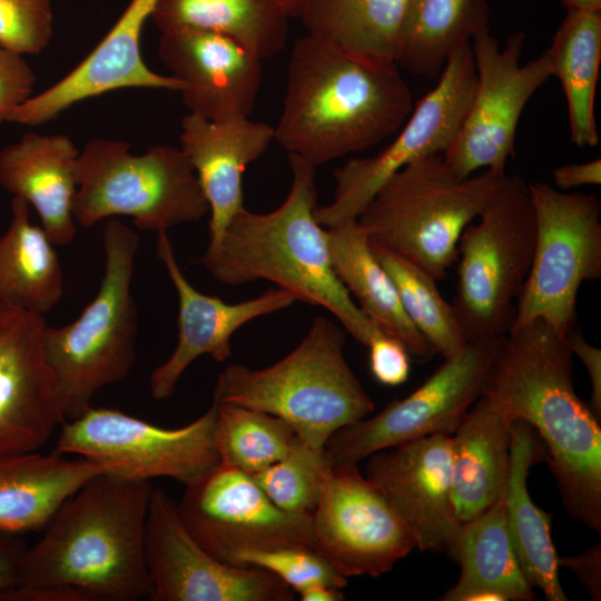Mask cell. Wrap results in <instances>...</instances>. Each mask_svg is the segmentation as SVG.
<instances>
[{"mask_svg": "<svg viewBox=\"0 0 601 601\" xmlns=\"http://www.w3.org/2000/svg\"><path fill=\"white\" fill-rule=\"evenodd\" d=\"M572 358L565 337L535 319L503 337L482 395L533 427L564 509L600 533L601 421L574 391Z\"/></svg>", "mask_w": 601, "mask_h": 601, "instance_id": "cell-1", "label": "cell"}, {"mask_svg": "<svg viewBox=\"0 0 601 601\" xmlns=\"http://www.w3.org/2000/svg\"><path fill=\"white\" fill-rule=\"evenodd\" d=\"M412 109L411 89L396 63L307 33L290 52L275 140L317 167L378 144Z\"/></svg>", "mask_w": 601, "mask_h": 601, "instance_id": "cell-2", "label": "cell"}, {"mask_svg": "<svg viewBox=\"0 0 601 601\" xmlns=\"http://www.w3.org/2000/svg\"><path fill=\"white\" fill-rule=\"evenodd\" d=\"M292 184L285 200L268 213L243 207L216 244L199 259L218 282L235 286L267 280L303 302L327 309L359 344L378 328L337 278L326 228L315 217L316 167L288 154Z\"/></svg>", "mask_w": 601, "mask_h": 601, "instance_id": "cell-3", "label": "cell"}, {"mask_svg": "<svg viewBox=\"0 0 601 601\" xmlns=\"http://www.w3.org/2000/svg\"><path fill=\"white\" fill-rule=\"evenodd\" d=\"M151 490L150 481L108 472L88 480L27 549L17 587H70L89 601L148 599L145 530Z\"/></svg>", "mask_w": 601, "mask_h": 601, "instance_id": "cell-4", "label": "cell"}, {"mask_svg": "<svg viewBox=\"0 0 601 601\" xmlns=\"http://www.w3.org/2000/svg\"><path fill=\"white\" fill-rule=\"evenodd\" d=\"M345 341L341 325L316 316L300 343L273 365H228L213 398L273 414L306 444L325 447L337 430L375 408L344 356Z\"/></svg>", "mask_w": 601, "mask_h": 601, "instance_id": "cell-5", "label": "cell"}, {"mask_svg": "<svg viewBox=\"0 0 601 601\" xmlns=\"http://www.w3.org/2000/svg\"><path fill=\"white\" fill-rule=\"evenodd\" d=\"M508 174L459 177L434 155L393 175L357 217L370 240L417 265L436 280L456 263L459 240L500 191Z\"/></svg>", "mask_w": 601, "mask_h": 601, "instance_id": "cell-6", "label": "cell"}, {"mask_svg": "<svg viewBox=\"0 0 601 601\" xmlns=\"http://www.w3.org/2000/svg\"><path fill=\"white\" fill-rule=\"evenodd\" d=\"M105 272L96 297L72 323L46 325L45 354L65 420L88 412L96 393L135 364L138 309L131 294L137 233L111 218L104 230Z\"/></svg>", "mask_w": 601, "mask_h": 601, "instance_id": "cell-7", "label": "cell"}, {"mask_svg": "<svg viewBox=\"0 0 601 601\" xmlns=\"http://www.w3.org/2000/svg\"><path fill=\"white\" fill-rule=\"evenodd\" d=\"M72 215L82 227L129 216L140 230L160 231L198 221L209 205L179 147L158 145L136 155L122 140L93 138L77 162Z\"/></svg>", "mask_w": 601, "mask_h": 601, "instance_id": "cell-8", "label": "cell"}, {"mask_svg": "<svg viewBox=\"0 0 601 601\" xmlns=\"http://www.w3.org/2000/svg\"><path fill=\"white\" fill-rule=\"evenodd\" d=\"M534 244L535 217L528 184L520 176L508 175L459 240L452 305L469 341L509 333Z\"/></svg>", "mask_w": 601, "mask_h": 601, "instance_id": "cell-9", "label": "cell"}, {"mask_svg": "<svg viewBox=\"0 0 601 601\" xmlns=\"http://www.w3.org/2000/svg\"><path fill=\"white\" fill-rule=\"evenodd\" d=\"M535 217L530 272L510 332L543 321L565 337L575 326L581 285L601 276V203L597 195L528 184Z\"/></svg>", "mask_w": 601, "mask_h": 601, "instance_id": "cell-10", "label": "cell"}, {"mask_svg": "<svg viewBox=\"0 0 601 601\" xmlns=\"http://www.w3.org/2000/svg\"><path fill=\"white\" fill-rule=\"evenodd\" d=\"M475 85L471 42H465L450 55L436 86L412 109L386 148L372 157L351 158L334 171L333 199L316 207L317 221L326 228L357 219L393 175L413 161L443 155L463 125Z\"/></svg>", "mask_w": 601, "mask_h": 601, "instance_id": "cell-11", "label": "cell"}, {"mask_svg": "<svg viewBox=\"0 0 601 601\" xmlns=\"http://www.w3.org/2000/svg\"><path fill=\"white\" fill-rule=\"evenodd\" d=\"M216 404L191 423L160 427L114 408H95L62 422L55 452L105 464L116 476L150 481L171 477L186 484L219 463L214 442Z\"/></svg>", "mask_w": 601, "mask_h": 601, "instance_id": "cell-12", "label": "cell"}, {"mask_svg": "<svg viewBox=\"0 0 601 601\" xmlns=\"http://www.w3.org/2000/svg\"><path fill=\"white\" fill-rule=\"evenodd\" d=\"M504 336L470 341L460 352L444 358L410 395L392 401L372 417L337 430L325 444L332 464H357L378 451L416 439L453 434L483 394Z\"/></svg>", "mask_w": 601, "mask_h": 601, "instance_id": "cell-13", "label": "cell"}, {"mask_svg": "<svg viewBox=\"0 0 601 601\" xmlns=\"http://www.w3.org/2000/svg\"><path fill=\"white\" fill-rule=\"evenodd\" d=\"M524 42V33L516 32L501 47L489 29L471 40L476 71L474 95L454 142L442 155L459 177L480 169L506 174V164L515 155L523 109L552 77L546 50L521 63Z\"/></svg>", "mask_w": 601, "mask_h": 601, "instance_id": "cell-14", "label": "cell"}, {"mask_svg": "<svg viewBox=\"0 0 601 601\" xmlns=\"http://www.w3.org/2000/svg\"><path fill=\"white\" fill-rule=\"evenodd\" d=\"M193 539L230 564L244 550L314 548L312 516L275 505L252 475L218 463L185 484L177 504Z\"/></svg>", "mask_w": 601, "mask_h": 601, "instance_id": "cell-15", "label": "cell"}, {"mask_svg": "<svg viewBox=\"0 0 601 601\" xmlns=\"http://www.w3.org/2000/svg\"><path fill=\"white\" fill-rule=\"evenodd\" d=\"M145 562L152 601H290L293 590L273 573L225 563L184 526L177 504L152 489L145 530Z\"/></svg>", "mask_w": 601, "mask_h": 601, "instance_id": "cell-16", "label": "cell"}, {"mask_svg": "<svg viewBox=\"0 0 601 601\" xmlns=\"http://www.w3.org/2000/svg\"><path fill=\"white\" fill-rule=\"evenodd\" d=\"M311 516L315 550L345 578L380 577L415 549L397 512L357 464L333 465Z\"/></svg>", "mask_w": 601, "mask_h": 601, "instance_id": "cell-17", "label": "cell"}, {"mask_svg": "<svg viewBox=\"0 0 601 601\" xmlns=\"http://www.w3.org/2000/svg\"><path fill=\"white\" fill-rule=\"evenodd\" d=\"M452 434L436 433L368 456L366 477L397 512L415 548L454 561L463 523L452 493Z\"/></svg>", "mask_w": 601, "mask_h": 601, "instance_id": "cell-18", "label": "cell"}, {"mask_svg": "<svg viewBox=\"0 0 601 601\" xmlns=\"http://www.w3.org/2000/svg\"><path fill=\"white\" fill-rule=\"evenodd\" d=\"M42 315L0 300V455L41 449L65 421L45 354Z\"/></svg>", "mask_w": 601, "mask_h": 601, "instance_id": "cell-19", "label": "cell"}, {"mask_svg": "<svg viewBox=\"0 0 601 601\" xmlns=\"http://www.w3.org/2000/svg\"><path fill=\"white\" fill-rule=\"evenodd\" d=\"M158 56L179 81L189 114L211 121L252 114L262 60L231 38L195 28L169 29L160 32Z\"/></svg>", "mask_w": 601, "mask_h": 601, "instance_id": "cell-20", "label": "cell"}, {"mask_svg": "<svg viewBox=\"0 0 601 601\" xmlns=\"http://www.w3.org/2000/svg\"><path fill=\"white\" fill-rule=\"evenodd\" d=\"M156 255L177 292L179 311L176 348L150 375L155 400L173 395L184 372L198 357L209 355L217 362L227 361L233 354V335L245 324L296 302L293 294L278 287L233 304L199 292L180 269L167 230L157 233Z\"/></svg>", "mask_w": 601, "mask_h": 601, "instance_id": "cell-21", "label": "cell"}, {"mask_svg": "<svg viewBox=\"0 0 601 601\" xmlns=\"http://www.w3.org/2000/svg\"><path fill=\"white\" fill-rule=\"evenodd\" d=\"M156 2L130 0L93 50L59 81L32 95L12 114L10 122L39 126L82 100L118 89L148 88L178 92L179 81L149 69L141 56L142 29Z\"/></svg>", "mask_w": 601, "mask_h": 601, "instance_id": "cell-22", "label": "cell"}, {"mask_svg": "<svg viewBox=\"0 0 601 601\" xmlns=\"http://www.w3.org/2000/svg\"><path fill=\"white\" fill-rule=\"evenodd\" d=\"M275 140V128L248 117L211 121L187 114L180 121V149L195 169L209 205V243L216 244L244 207L243 175Z\"/></svg>", "mask_w": 601, "mask_h": 601, "instance_id": "cell-23", "label": "cell"}, {"mask_svg": "<svg viewBox=\"0 0 601 601\" xmlns=\"http://www.w3.org/2000/svg\"><path fill=\"white\" fill-rule=\"evenodd\" d=\"M80 150L69 136L26 132L0 150V186L35 208L56 246L76 236L72 215Z\"/></svg>", "mask_w": 601, "mask_h": 601, "instance_id": "cell-24", "label": "cell"}, {"mask_svg": "<svg viewBox=\"0 0 601 601\" xmlns=\"http://www.w3.org/2000/svg\"><path fill=\"white\" fill-rule=\"evenodd\" d=\"M512 420L481 395L452 434V493L465 523L492 506L506 489Z\"/></svg>", "mask_w": 601, "mask_h": 601, "instance_id": "cell-25", "label": "cell"}, {"mask_svg": "<svg viewBox=\"0 0 601 601\" xmlns=\"http://www.w3.org/2000/svg\"><path fill=\"white\" fill-rule=\"evenodd\" d=\"M108 467L86 457L52 451L0 455V530L13 533L46 528L58 508Z\"/></svg>", "mask_w": 601, "mask_h": 601, "instance_id": "cell-26", "label": "cell"}, {"mask_svg": "<svg viewBox=\"0 0 601 601\" xmlns=\"http://www.w3.org/2000/svg\"><path fill=\"white\" fill-rule=\"evenodd\" d=\"M545 457L542 441L526 422L511 425V464L505 489V519L521 569L532 588L549 601H568L559 578V556L551 539V515L536 506L528 490L531 466Z\"/></svg>", "mask_w": 601, "mask_h": 601, "instance_id": "cell-27", "label": "cell"}, {"mask_svg": "<svg viewBox=\"0 0 601 601\" xmlns=\"http://www.w3.org/2000/svg\"><path fill=\"white\" fill-rule=\"evenodd\" d=\"M334 272L357 306L385 334L400 339L412 357L436 354L406 315L396 286L373 253L357 219L326 227Z\"/></svg>", "mask_w": 601, "mask_h": 601, "instance_id": "cell-28", "label": "cell"}, {"mask_svg": "<svg viewBox=\"0 0 601 601\" xmlns=\"http://www.w3.org/2000/svg\"><path fill=\"white\" fill-rule=\"evenodd\" d=\"M457 582L443 601H531L534 592L515 555L505 519V491L486 511L463 523Z\"/></svg>", "mask_w": 601, "mask_h": 601, "instance_id": "cell-29", "label": "cell"}, {"mask_svg": "<svg viewBox=\"0 0 601 601\" xmlns=\"http://www.w3.org/2000/svg\"><path fill=\"white\" fill-rule=\"evenodd\" d=\"M11 219L0 235V300L37 315L53 309L63 294V275L53 244L30 221V205L11 199Z\"/></svg>", "mask_w": 601, "mask_h": 601, "instance_id": "cell-30", "label": "cell"}, {"mask_svg": "<svg viewBox=\"0 0 601 601\" xmlns=\"http://www.w3.org/2000/svg\"><path fill=\"white\" fill-rule=\"evenodd\" d=\"M486 0H407L396 66L416 77L439 78L460 45L489 29Z\"/></svg>", "mask_w": 601, "mask_h": 601, "instance_id": "cell-31", "label": "cell"}, {"mask_svg": "<svg viewBox=\"0 0 601 601\" xmlns=\"http://www.w3.org/2000/svg\"><path fill=\"white\" fill-rule=\"evenodd\" d=\"M150 19L158 30L195 28L231 38L258 59L286 47L288 18L270 0H157Z\"/></svg>", "mask_w": 601, "mask_h": 601, "instance_id": "cell-32", "label": "cell"}, {"mask_svg": "<svg viewBox=\"0 0 601 601\" xmlns=\"http://www.w3.org/2000/svg\"><path fill=\"white\" fill-rule=\"evenodd\" d=\"M546 52L552 76L559 79L566 99L571 141L579 147H595L601 12H566Z\"/></svg>", "mask_w": 601, "mask_h": 601, "instance_id": "cell-33", "label": "cell"}, {"mask_svg": "<svg viewBox=\"0 0 601 601\" xmlns=\"http://www.w3.org/2000/svg\"><path fill=\"white\" fill-rule=\"evenodd\" d=\"M407 0H308L300 20L308 33L351 52L394 62Z\"/></svg>", "mask_w": 601, "mask_h": 601, "instance_id": "cell-34", "label": "cell"}, {"mask_svg": "<svg viewBox=\"0 0 601 601\" xmlns=\"http://www.w3.org/2000/svg\"><path fill=\"white\" fill-rule=\"evenodd\" d=\"M371 245L393 279L406 315L435 353L446 358L460 352L470 341L452 303L442 296L437 280L390 248L372 242Z\"/></svg>", "mask_w": 601, "mask_h": 601, "instance_id": "cell-35", "label": "cell"}, {"mask_svg": "<svg viewBox=\"0 0 601 601\" xmlns=\"http://www.w3.org/2000/svg\"><path fill=\"white\" fill-rule=\"evenodd\" d=\"M214 442L219 463L253 475L283 459L297 435L284 420L215 398Z\"/></svg>", "mask_w": 601, "mask_h": 601, "instance_id": "cell-36", "label": "cell"}, {"mask_svg": "<svg viewBox=\"0 0 601 601\" xmlns=\"http://www.w3.org/2000/svg\"><path fill=\"white\" fill-rule=\"evenodd\" d=\"M325 447H314L298 436L288 453L252 477L282 510L312 514L332 473Z\"/></svg>", "mask_w": 601, "mask_h": 601, "instance_id": "cell-37", "label": "cell"}, {"mask_svg": "<svg viewBox=\"0 0 601 601\" xmlns=\"http://www.w3.org/2000/svg\"><path fill=\"white\" fill-rule=\"evenodd\" d=\"M230 564L268 571L296 592L316 583L338 589L347 585V578L324 555L309 546L244 550L231 558Z\"/></svg>", "mask_w": 601, "mask_h": 601, "instance_id": "cell-38", "label": "cell"}, {"mask_svg": "<svg viewBox=\"0 0 601 601\" xmlns=\"http://www.w3.org/2000/svg\"><path fill=\"white\" fill-rule=\"evenodd\" d=\"M53 33L52 0H0V43L20 55H38Z\"/></svg>", "mask_w": 601, "mask_h": 601, "instance_id": "cell-39", "label": "cell"}, {"mask_svg": "<svg viewBox=\"0 0 601 601\" xmlns=\"http://www.w3.org/2000/svg\"><path fill=\"white\" fill-rule=\"evenodd\" d=\"M35 83V71L23 55L0 43V127L33 95Z\"/></svg>", "mask_w": 601, "mask_h": 601, "instance_id": "cell-40", "label": "cell"}, {"mask_svg": "<svg viewBox=\"0 0 601 601\" xmlns=\"http://www.w3.org/2000/svg\"><path fill=\"white\" fill-rule=\"evenodd\" d=\"M366 347L370 349L371 372L378 383L397 386L406 382L412 356L400 339L377 328Z\"/></svg>", "mask_w": 601, "mask_h": 601, "instance_id": "cell-41", "label": "cell"}, {"mask_svg": "<svg viewBox=\"0 0 601 601\" xmlns=\"http://www.w3.org/2000/svg\"><path fill=\"white\" fill-rule=\"evenodd\" d=\"M565 341L572 354L581 359L588 373L591 383L589 406L601 421V351L588 343L575 326L565 335Z\"/></svg>", "mask_w": 601, "mask_h": 601, "instance_id": "cell-42", "label": "cell"}, {"mask_svg": "<svg viewBox=\"0 0 601 601\" xmlns=\"http://www.w3.org/2000/svg\"><path fill=\"white\" fill-rule=\"evenodd\" d=\"M27 549L20 533L0 530V593L19 584Z\"/></svg>", "mask_w": 601, "mask_h": 601, "instance_id": "cell-43", "label": "cell"}, {"mask_svg": "<svg viewBox=\"0 0 601 601\" xmlns=\"http://www.w3.org/2000/svg\"><path fill=\"white\" fill-rule=\"evenodd\" d=\"M559 566L569 569L584 585L589 594L601 600V544H594L587 551L568 558H559Z\"/></svg>", "mask_w": 601, "mask_h": 601, "instance_id": "cell-44", "label": "cell"}, {"mask_svg": "<svg viewBox=\"0 0 601 601\" xmlns=\"http://www.w3.org/2000/svg\"><path fill=\"white\" fill-rule=\"evenodd\" d=\"M553 181L559 190L566 191L582 186L601 184V159L566 164L553 170Z\"/></svg>", "mask_w": 601, "mask_h": 601, "instance_id": "cell-45", "label": "cell"}, {"mask_svg": "<svg viewBox=\"0 0 601 601\" xmlns=\"http://www.w3.org/2000/svg\"><path fill=\"white\" fill-rule=\"evenodd\" d=\"M341 590L328 584L316 583L300 590L298 593L303 601H342L345 598Z\"/></svg>", "mask_w": 601, "mask_h": 601, "instance_id": "cell-46", "label": "cell"}, {"mask_svg": "<svg viewBox=\"0 0 601 601\" xmlns=\"http://www.w3.org/2000/svg\"><path fill=\"white\" fill-rule=\"evenodd\" d=\"M273 1L283 13L289 19H299L308 0H270Z\"/></svg>", "mask_w": 601, "mask_h": 601, "instance_id": "cell-47", "label": "cell"}, {"mask_svg": "<svg viewBox=\"0 0 601 601\" xmlns=\"http://www.w3.org/2000/svg\"><path fill=\"white\" fill-rule=\"evenodd\" d=\"M566 12H601V0H561Z\"/></svg>", "mask_w": 601, "mask_h": 601, "instance_id": "cell-48", "label": "cell"}]
</instances>
